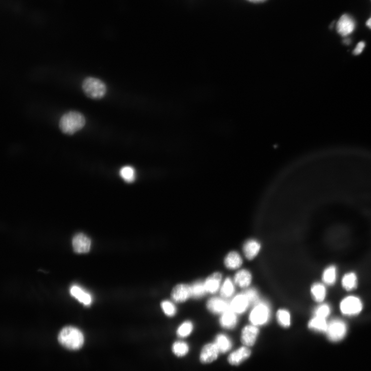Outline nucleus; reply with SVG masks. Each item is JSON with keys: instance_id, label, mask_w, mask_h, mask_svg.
I'll list each match as a JSON object with an SVG mask.
<instances>
[{"instance_id": "f257e3e1", "label": "nucleus", "mask_w": 371, "mask_h": 371, "mask_svg": "<svg viewBox=\"0 0 371 371\" xmlns=\"http://www.w3.org/2000/svg\"><path fill=\"white\" fill-rule=\"evenodd\" d=\"M86 124V119L82 113L70 111L60 119L59 126L64 134L72 135L82 129Z\"/></svg>"}, {"instance_id": "f03ea898", "label": "nucleus", "mask_w": 371, "mask_h": 371, "mask_svg": "<svg viewBox=\"0 0 371 371\" xmlns=\"http://www.w3.org/2000/svg\"><path fill=\"white\" fill-rule=\"evenodd\" d=\"M58 341L66 349L78 350L81 349L84 342V337L79 329L67 327L64 328L58 334Z\"/></svg>"}, {"instance_id": "7ed1b4c3", "label": "nucleus", "mask_w": 371, "mask_h": 371, "mask_svg": "<svg viewBox=\"0 0 371 371\" xmlns=\"http://www.w3.org/2000/svg\"><path fill=\"white\" fill-rule=\"evenodd\" d=\"M82 89L86 96L93 100L102 99L107 92L105 83L101 80L87 77L83 81Z\"/></svg>"}, {"instance_id": "20e7f679", "label": "nucleus", "mask_w": 371, "mask_h": 371, "mask_svg": "<svg viewBox=\"0 0 371 371\" xmlns=\"http://www.w3.org/2000/svg\"><path fill=\"white\" fill-rule=\"evenodd\" d=\"M271 311L269 306L265 302H258L249 315V319L255 326H263L269 321Z\"/></svg>"}, {"instance_id": "39448f33", "label": "nucleus", "mask_w": 371, "mask_h": 371, "mask_svg": "<svg viewBox=\"0 0 371 371\" xmlns=\"http://www.w3.org/2000/svg\"><path fill=\"white\" fill-rule=\"evenodd\" d=\"M328 339L331 342H337L346 336L347 327L345 323L340 320H333L328 324L327 331Z\"/></svg>"}, {"instance_id": "423d86ee", "label": "nucleus", "mask_w": 371, "mask_h": 371, "mask_svg": "<svg viewBox=\"0 0 371 371\" xmlns=\"http://www.w3.org/2000/svg\"><path fill=\"white\" fill-rule=\"evenodd\" d=\"M340 307L343 314L352 316L361 312L363 304L360 298L350 296L343 299L340 303Z\"/></svg>"}, {"instance_id": "0eeeda50", "label": "nucleus", "mask_w": 371, "mask_h": 371, "mask_svg": "<svg viewBox=\"0 0 371 371\" xmlns=\"http://www.w3.org/2000/svg\"><path fill=\"white\" fill-rule=\"evenodd\" d=\"M220 352L214 343L206 344L201 350L200 360L203 364L211 363L216 360Z\"/></svg>"}, {"instance_id": "6e6552de", "label": "nucleus", "mask_w": 371, "mask_h": 371, "mask_svg": "<svg viewBox=\"0 0 371 371\" xmlns=\"http://www.w3.org/2000/svg\"><path fill=\"white\" fill-rule=\"evenodd\" d=\"M355 29V22L354 19L348 15H343L339 20L337 25V30L342 37H347L351 34Z\"/></svg>"}, {"instance_id": "1a4fd4ad", "label": "nucleus", "mask_w": 371, "mask_h": 371, "mask_svg": "<svg viewBox=\"0 0 371 371\" xmlns=\"http://www.w3.org/2000/svg\"><path fill=\"white\" fill-rule=\"evenodd\" d=\"M73 246L76 253H87L90 249L91 241L85 235L78 234L73 238Z\"/></svg>"}, {"instance_id": "9d476101", "label": "nucleus", "mask_w": 371, "mask_h": 371, "mask_svg": "<svg viewBox=\"0 0 371 371\" xmlns=\"http://www.w3.org/2000/svg\"><path fill=\"white\" fill-rule=\"evenodd\" d=\"M259 330L254 325L247 326L244 328L242 333V342L246 346H253L257 339Z\"/></svg>"}, {"instance_id": "9b49d317", "label": "nucleus", "mask_w": 371, "mask_h": 371, "mask_svg": "<svg viewBox=\"0 0 371 371\" xmlns=\"http://www.w3.org/2000/svg\"><path fill=\"white\" fill-rule=\"evenodd\" d=\"M207 307L211 313L215 314H222L230 308L228 303L219 297L210 298L207 303Z\"/></svg>"}, {"instance_id": "f8f14e48", "label": "nucleus", "mask_w": 371, "mask_h": 371, "mask_svg": "<svg viewBox=\"0 0 371 371\" xmlns=\"http://www.w3.org/2000/svg\"><path fill=\"white\" fill-rule=\"evenodd\" d=\"M173 300L177 302H183L191 296L190 286L179 284L176 286L172 291Z\"/></svg>"}, {"instance_id": "ddd939ff", "label": "nucleus", "mask_w": 371, "mask_h": 371, "mask_svg": "<svg viewBox=\"0 0 371 371\" xmlns=\"http://www.w3.org/2000/svg\"><path fill=\"white\" fill-rule=\"evenodd\" d=\"M249 304L247 298L243 293L237 295L233 299L230 306L236 314H241L246 312Z\"/></svg>"}, {"instance_id": "4468645a", "label": "nucleus", "mask_w": 371, "mask_h": 371, "mask_svg": "<svg viewBox=\"0 0 371 371\" xmlns=\"http://www.w3.org/2000/svg\"><path fill=\"white\" fill-rule=\"evenodd\" d=\"M251 352L247 347H242L240 349L232 353L228 357L229 363L234 366L240 365L250 356Z\"/></svg>"}, {"instance_id": "2eb2a0df", "label": "nucleus", "mask_w": 371, "mask_h": 371, "mask_svg": "<svg viewBox=\"0 0 371 371\" xmlns=\"http://www.w3.org/2000/svg\"><path fill=\"white\" fill-rule=\"evenodd\" d=\"M236 314L231 308L226 310L222 314L220 319L221 326L226 329H234L238 323Z\"/></svg>"}, {"instance_id": "dca6fc26", "label": "nucleus", "mask_w": 371, "mask_h": 371, "mask_svg": "<svg viewBox=\"0 0 371 371\" xmlns=\"http://www.w3.org/2000/svg\"><path fill=\"white\" fill-rule=\"evenodd\" d=\"M221 280V273L217 272L212 274L205 282L207 292L210 293L216 292L220 288Z\"/></svg>"}, {"instance_id": "f3484780", "label": "nucleus", "mask_w": 371, "mask_h": 371, "mask_svg": "<svg viewBox=\"0 0 371 371\" xmlns=\"http://www.w3.org/2000/svg\"><path fill=\"white\" fill-rule=\"evenodd\" d=\"M234 282L241 288H246L252 282V275L245 269L239 271L235 275Z\"/></svg>"}, {"instance_id": "a211bd4d", "label": "nucleus", "mask_w": 371, "mask_h": 371, "mask_svg": "<svg viewBox=\"0 0 371 371\" xmlns=\"http://www.w3.org/2000/svg\"><path fill=\"white\" fill-rule=\"evenodd\" d=\"M260 244L257 241L249 240L244 246V252L246 257L248 259L255 257L260 249Z\"/></svg>"}, {"instance_id": "6ab92c4d", "label": "nucleus", "mask_w": 371, "mask_h": 371, "mask_svg": "<svg viewBox=\"0 0 371 371\" xmlns=\"http://www.w3.org/2000/svg\"><path fill=\"white\" fill-rule=\"evenodd\" d=\"M226 267L231 270L241 267L243 264V259L240 255L236 252H232L227 255L224 260Z\"/></svg>"}, {"instance_id": "aec40b11", "label": "nucleus", "mask_w": 371, "mask_h": 371, "mask_svg": "<svg viewBox=\"0 0 371 371\" xmlns=\"http://www.w3.org/2000/svg\"><path fill=\"white\" fill-rule=\"evenodd\" d=\"M70 293L81 303L89 305L92 302L90 295L83 291L79 287L74 286L70 289Z\"/></svg>"}, {"instance_id": "412c9836", "label": "nucleus", "mask_w": 371, "mask_h": 371, "mask_svg": "<svg viewBox=\"0 0 371 371\" xmlns=\"http://www.w3.org/2000/svg\"><path fill=\"white\" fill-rule=\"evenodd\" d=\"M217 346L220 353H225L231 350L232 342L231 339L224 334H218L214 343Z\"/></svg>"}, {"instance_id": "4be33fe9", "label": "nucleus", "mask_w": 371, "mask_h": 371, "mask_svg": "<svg viewBox=\"0 0 371 371\" xmlns=\"http://www.w3.org/2000/svg\"><path fill=\"white\" fill-rule=\"evenodd\" d=\"M308 328L317 331L326 332L328 324L326 318L316 316L309 322Z\"/></svg>"}, {"instance_id": "5701e85b", "label": "nucleus", "mask_w": 371, "mask_h": 371, "mask_svg": "<svg viewBox=\"0 0 371 371\" xmlns=\"http://www.w3.org/2000/svg\"><path fill=\"white\" fill-rule=\"evenodd\" d=\"M311 292L314 300L317 302L324 301L327 294L325 286L320 283H315L312 286Z\"/></svg>"}, {"instance_id": "b1692460", "label": "nucleus", "mask_w": 371, "mask_h": 371, "mask_svg": "<svg viewBox=\"0 0 371 371\" xmlns=\"http://www.w3.org/2000/svg\"><path fill=\"white\" fill-rule=\"evenodd\" d=\"M357 284V279L355 273H349L344 275L342 285L343 288L347 291H351L356 288Z\"/></svg>"}, {"instance_id": "393cba45", "label": "nucleus", "mask_w": 371, "mask_h": 371, "mask_svg": "<svg viewBox=\"0 0 371 371\" xmlns=\"http://www.w3.org/2000/svg\"><path fill=\"white\" fill-rule=\"evenodd\" d=\"M323 281L329 285H333L336 280V268L333 266L327 268L323 272Z\"/></svg>"}, {"instance_id": "a878e982", "label": "nucleus", "mask_w": 371, "mask_h": 371, "mask_svg": "<svg viewBox=\"0 0 371 371\" xmlns=\"http://www.w3.org/2000/svg\"><path fill=\"white\" fill-rule=\"evenodd\" d=\"M191 296L199 298L204 296L207 292L205 282H197L190 286Z\"/></svg>"}, {"instance_id": "bb28decb", "label": "nucleus", "mask_w": 371, "mask_h": 371, "mask_svg": "<svg viewBox=\"0 0 371 371\" xmlns=\"http://www.w3.org/2000/svg\"><path fill=\"white\" fill-rule=\"evenodd\" d=\"M189 351V345L184 342L177 341L173 344L172 352L177 357H184L188 353Z\"/></svg>"}, {"instance_id": "cd10ccee", "label": "nucleus", "mask_w": 371, "mask_h": 371, "mask_svg": "<svg viewBox=\"0 0 371 371\" xmlns=\"http://www.w3.org/2000/svg\"><path fill=\"white\" fill-rule=\"evenodd\" d=\"M235 292V286L233 281L230 279H226L223 283L220 289V293L224 298L231 297Z\"/></svg>"}, {"instance_id": "c85d7f7f", "label": "nucleus", "mask_w": 371, "mask_h": 371, "mask_svg": "<svg viewBox=\"0 0 371 371\" xmlns=\"http://www.w3.org/2000/svg\"><path fill=\"white\" fill-rule=\"evenodd\" d=\"M194 330V326L190 321H186L179 326L177 330V334L179 337L182 338L187 337Z\"/></svg>"}, {"instance_id": "c756f323", "label": "nucleus", "mask_w": 371, "mask_h": 371, "mask_svg": "<svg viewBox=\"0 0 371 371\" xmlns=\"http://www.w3.org/2000/svg\"><path fill=\"white\" fill-rule=\"evenodd\" d=\"M120 174L124 180L127 182H133L136 177L134 169L130 166H125L120 171Z\"/></svg>"}, {"instance_id": "7c9ffc66", "label": "nucleus", "mask_w": 371, "mask_h": 371, "mask_svg": "<svg viewBox=\"0 0 371 371\" xmlns=\"http://www.w3.org/2000/svg\"><path fill=\"white\" fill-rule=\"evenodd\" d=\"M277 319L282 327L288 328L290 326V315L288 311L285 309L279 310L277 313Z\"/></svg>"}, {"instance_id": "2f4dec72", "label": "nucleus", "mask_w": 371, "mask_h": 371, "mask_svg": "<svg viewBox=\"0 0 371 371\" xmlns=\"http://www.w3.org/2000/svg\"><path fill=\"white\" fill-rule=\"evenodd\" d=\"M161 306L164 313L167 316L172 317L176 314V307L171 302L165 301L162 303Z\"/></svg>"}, {"instance_id": "473e14b6", "label": "nucleus", "mask_w": 371, "mask_h": 371, "mask_svg": "<svg viewBox=\"0 0 371 371\" xmlns=\"http://www.w3.org/2000/svg\"><path fill=\"white\" fill-rule=\"evenodd\" d=\"M248 299L250 304L258 303L259 295L257 290L253 289L247 290L244 293Z\"/></svg>"}, {"instance_id": "72a5a7b5", "label": "nucleus", "mask_w": 371, "mask_h": 371, "mask_svg": "<svg viewBox=\"0 0 371 371\" xmlns=\"http://www.w3.org/2000/svg\"><path fill=\"white\" fill-rule=\"evenodd\" d=\"M330 313V309L328 305H323L318 307L315 310L316 316L326 318Z\"/></svg>"}, {"instance_id": "f704fd0d", "label": "nucleus", "mask_w": 371, "mask_h": 371, "mask_svg": "<svg viewBox=\"0 0 371 371\" xmlns=\"http://www.w3.org/2000/svg\"><path fill=\"white\" fill-rule=\"evenodd\" d=\"M365 47V43L363 41L358 43L353 52L354 54L357 55L361 54Z\"/></svg>"}, {"instance_id": "c9c22d12", "label": "nucleus", "mask_w": 371, "mask_h": 371, "mask_svg": "<svg viewBox=\"0 0 371 371\" xmlns=\"http://www.w3.org/2000/svg\"><path fill=\"white\" fill-rule=\"evenodd\" d=\"M247 1L252 3H260L265 1L266 0H247Z\"/></svg>"}, {"instance_id": "e433bc0d", "label": "nucleus", "mask_w": 371, "mask_h": 371, "mask_svg": "<svg viewBox=\"0 0 371 371\" xmlns=\"http://www.w3.org/2000/svg\"><path fill=\"white\" fill-rule=\"evenodd\" d=\"M367 27L371 29V17L367 22Z\"/></svg>"}]
</instances>
